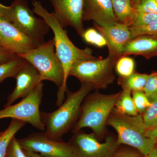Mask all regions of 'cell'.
<instances>
[{"instance_id": "cell-3", "label": "cell", "mask_w": 157, "mask_h": 157, "mask_svg": "<svg viewBox=\"0 0 157 157\" xmlns=\"http://www.w3.org/2000/svg\"><path fill=\"white\" fill-rule=\"evenodd\" d=\"M120 94V92L104 94L98 90L89 94L82 104L79 117L72 129V133L89 128L97 138L104 137L107 120L115 107Z\"/></svg>"}, {"instance_id": "cell-36", "label": "cell", "mask_w": 157, "mask_h": 157, "mask_svg": "<svg viewBox=\"0 0 157 157\" xmlns=\"http://www.w3.org/2000/svg\"><path fill=\"white\" fill-rule=\"evenodd\" d=\"M144 157H157V148L155 147L147 155Z\"/></svg>"}, {"instance_id": "cell-33", "label": "cell", "mask_w": 157, "mask_h": 157, "mask_svg": "<svg viewBox=\"0 0 157 157\" xmlns=\"http://www.w3.org/2000/svg\"><path fill=\"white\" fill-rule=\"evenodd\" d=\"M11 6H6L0 3V19H4L10 22Z\"/></svg>"}, {"instance_id": "cell-12", "label": "cell", "mask_w": 157, "mask_h": 157, "mask_svg": "<svg viewBox=\"0 0 157 157\" xmlns=\"http://www.w3.org/2000/svg\"><path fill=\"white\" fill-rule=\"evenodd\" d=\"M94 26L106 40L108 56L117 60L121 57L125 46L132 39L128 27L119 22L101 25L94 23Z\"/></svg>"}, {"instance_id": "cell-34", "label": "cell", "mask_w": 157, "mask_h": 157, "mask_svg": "<svg viewBox=\"0 0 157 157\" xmlns=\"http://www.w3.org/2000/svg\"><path fill=\"white\" fill-rule=\"evenodd\" d=\"M147 134L149 136L154 140L156 144H157V125L153 128L148 129Z\"/></svg>"}, {"instance_id": "cell-16", "label": "cell", "mask_w": 157, "mask_h": 157, "mask_svg": "<svg viewBox=\"0 0 157 157\" xmlns=\"http://www.w3.org/2000/svg\"><path fill=\"white\" fill-rule=\"evenodd\" d=\"M131 55L147 59L157 56V36L144 35L131 39L125 46L121 57Z\"/></svg>"}, {"instance_id": "cell-27", "label": "cell", "mask_w": 157, "mask_h": 157, "mask_svg": "<svg viewBox=\"0 0 157 157\" xmlns=\"http://www.w3.org/2000/svg\"><path fill=\"white\" fill-rule=\"evenodd\" d=\"M132 39L138 36L151 35L157 36V22L151 24L130 27Z\"/></svg>"}, {"instance_id": "cell-1", "label": "cell", "mask_w": 157, "mask_h": 157, "mask_svg": "<svg viewBox=\"0 0 157 157\" xmlns=\"http://www.w3.org/2000/svg\"><path fill=\"white\" fill-rule=\"evenodd\" d=\"M33 11L45 21L53 31L56 52L61 62L64 72L63 86L57 94L56 106H60L65 99L67 80L73 64L79 60L95 59L97 57L93 55V51L89 47L83 49L78 48L73 44L68 36L67 32L61 25L53 13H50L45 9L40 1L33 0L32 2Z\"/></svg>"}, {"instance_id": "cell-37", "label": "cell", "mask_w": 157, "mask_h": 157, "mask_svg": "<svg viewBox=\"0 0 157 157\" xmlns=\"http://www.w3.org/2000/svg\"><path fill=\"white\" fill-rule=\"evenodd\" d=\"M132 2V4L134 6H136L137 4L140 3L141 0H131Z\"/></svg>"}, {"instance_id": "cell-20", "label": "cell", "mask_w": 157, "mask_h": 157, "mask_svg": "<svg viewBox=\"0 0 157 157\" xmlns=\"http://www.w3.org/2000/svg\"><path fill=\"white\" fill-rule=\"evenodd\" d=\"M132 94V92L129 90H122L114 108L117 111L128 116H135L139 114L135 107Z\"/></svg>"}, {"instance_id": "cell-38", "label": "cell", "mask_w": 157, "mask_h": 157, "mask_svg": "<svg viewBox=\"0 0 157 157\" xmlns=\"http://www.w3.org/2000/svg\"><path fill=\"white\" fill-rule=\"evenodd\" d=\"M2 133L3 132H0V136H1V135H2Z\"/></svg>"}, {"instance_id": "cell-5", "label": "cell", "mask_w": 157, "mask_h": 157, "mask_svg": "<svg viewBox=\"0 0 157 157\" xmlns=\"http://www.w3.org/2000/svg\"><path fill=\"white\" fill-rule=\"evenodd\" d=\"M117 60L108 56L104 59L79 60L73 64L69 76L90 85L96 90L106 89L115 80L113 70Z\"/></svg>"}, {"instance_id": "cell-10", "label": "cell", "mask_w": 157, "mask_h": 157, "mask_svg": "<svg viewBox=\"0 0 157 157\" xmlns=\"http://www.w3.org/2000/svg\"><path fill=\"white\" fill-rule=\"evenodd\" d=\"M23 150L36 153L45 157H76L70 143L55 140L45 133H35L17 139Z\"/></svg>"}, {"instance_id": "cell-26", "label": "cell", "mask_w": 157, "mask_h": 157, "mask_svg": "<svg viewBox=\"0 0 157 157\" xmlns=\"http://www.w3.org/2000/svg\"><path fill=\"white\" fill-rule=\"evenodd\" d=\"M132 98L135 107L139 114H142L151 104L144 92H135L132 93Z\"/></svg>"}, {"instance_id": "cell-23", "label": "cell", "mask_w": 157, "mask_h": 157, "mask_svg": "<svg viewBox=\"0 0 157 157\" xmlns=\"http://www.w3.org/2000/svg\"><path fill=\"white\" fill-rule=\"evenodd\" d=\"M81 37L86 43L99 48L107 46L104 36L96 29L89 28L85 30Z\"/></svg>"}, {"instance_id": "cell-4", "label": "cell", "mask_w": 157, "mask_h": 157, "mask_svg": "<svg viewBox=\"0 0 157 157\" xmlns=\"http://www.w3.org/2000/svg\"><path fill=\"white\" fill-rule=\"evenodd\" d=\"M107 126L117 133V143L137 150L146 156L155 147L154 140L149 136L142 114L128 116L118 112L113 108L107 120Z\"/></svg>"}, {"instance_id": "cell-28", "label": "cell", "mask_w": 157, "mask_h": 157, "mask_svg": "<svg viewBox=\"0 0 157 157\" xmlns=\"http://www.w3.org/2000/svg\"><path fill=\"white\" fill-rule=\"evenodd\" d=\"M134 7L136 13L138 14L157 12V4L155 0H141L139 4Z\"/></svg>"}, {"instance_id": "cell-39", "label": "cell", "mask_w": 157, "mask_h": 157, "mask_svg": "<svg viewBox=\"0 0 157 157\" xmlns=\"http://www.w3.org/2000/svg\"><path fill=\"white\" fill-rule=\"evenodd\" d=\"M155 1L156 2L157 4V0H155Z\"/></svg>"}, {"instance_id": "cell-29", "label": "cell", "mask_w": 157, "mask_h": 157, "mask_svg": "<svg viewBox=\"0 0 157 157\" xmlns=\"http://www.w3.org/2000/svg\"><path fill=\"white\" fill-rule=\"evenodd\" d=\"M156 22H157V12L149 14L136 13L134 23L131 27L147 25Z\"/></svg>"}, {"instance_id": "cell-40", "label": "cell", "mask_w": 157, "mask_h": 157, "mask_svg": "<svg viewBox=\"0 0 157 157\" xmlns=\"http://www.w3.org/2000/svg\"><path fill=\"white\" fill-rule=\"evenodd\" d=\"M0 46H1V42H0Z\"/></svg>"}, {"instance_id": "cell-30", "label": "cell", "mask_w": 157, "mask_h": 157, "mask_svg": "<svg viewBox=\"0 0 157 157\" xmlns=\"http://www.w3.org/2000/svg\"><path fill=\"white\" fill-rule=\"evenodd\" d=\"M6 157H27L15 137L9 143Z\"/></svg>"}, {"instance_id": "cell-25", "label": "cell", "mask_w": 157, "mask_h": 157, "mask_svg": "<svg viewBox=\"0 0 157 157\" xmlns=\"http://www.w3.org/2000/svg\"><path fill=\"white\" fill-rule=\"evenodd\" d=\"M144 92L152 102L157 98V72L148 75Z\"/></svg>"}, {"instance_id": "cell-7", "label": "cell", "mask_w": 157, "mask_h": 157, "mask_svg": "<svg viewBox=\"0 0 157 157\" xmlns=\"http://www.w3.org/2000/svg\"><path fill=\"white\" fill-rule=\"evenodd\" d=\"M10 22L33 41L36 47L45 43L49 26L42 18L35 16L27 0H14L11 6Z\"/></svg>"}, {"instance_id": "cell-22", "label": "cell", "mask_w": 157, "mask_h": 157, "mask_svg": "<svg viewBox=\"0 0 157 157\" xmlns=\"http://www.w3.org/2000/svg\"><path fill=\"white\" fill-rule=\"evenodd\" d=\"M114 68L120 78H127L136 72L135 60L128 56L121 57L118 59Z\"/></svg>"}, {"instance_id": "cell-19", "label": "cell", "mask_w": 157, "mask_h": 157, "mask_svg": "<svg viewBox=\"0 0 157 157\" xmlns=\"http://www.w3.org/2000/svg\"><path fill=\"white\" fill-rule=\"evenodd\" d=\"M26 123L12 119L11 123L0 136V157H6L10 141L14 135L24 126Z\"/></svg>"}, {"instance_id": "cell-35", "label": "cell", "mask_w": 157, "mask_h": 157, "mask_svg": "<svg viewBox=\"0 0 157 157\" xmlns=\"http://www.w3.org/2000/svg\"><path fill=\"white\" fill-rule=\"evenodd\" d=\"M23 150L25 153L27 157H45L39 155V154L33 152L27 151Z\"/></svg>"}, {"instance_id": "cell-21", "label": "cell", "mask_w": 157, "mask_h": 157, "mask_svg": "<svg viewBox=\"0 0 157 157\" xmlns=\"http://www.w3.org/2000/svg\"><path fill=\"white\" fill-rule=\"evenodd\" d=\"M26 62L24 59L17 56L10 61L0 64V83L6 78L15 77Z\"/></svg>"}, {"instance_id": "cell-31", "label": "cell", "mask_w": 157, "mask_h": 157, "mask_svg": "<svg viewBox=\"0 0 157 157\" xmlns=\"http://www.w3.org/2000/svg\"><path fill=\"white\" fill-rule=\"evenodd\" d=\"M142 155L139 151L132 149L118 148L112 157H143Z\"/></svg>"}, {"instance_id": "cell-8", "label": "cell", "mask_w": 157, "mask_h": 157, "mask_svg": "<svg viewBox=\"0 0 157 157\" xmlns=\"http://www.w3.org/2000/svg\"><path fill=\"white\" fill-rule=\"evenodd\" d=\"M43 86L42 82H39L19 103L0 110V120L6 118L19 120L30 124L40 131H44L45 126L41 120L39 110L43 97Z\"/></svg>"}, {"instance_id": "cell-14", "label": "cell", "mask_w": 157, "mask_h": 157, "mask_svg": "<svg viewBox=\"0 0 157 157\" xmlns=\"http://www.w3.org/2000/svg\"><path fill=\"white\" fill-rule=\"evenodd\" d=\"M15 78L16 84L13 91L9 95L4 107L11 106L20 98L26 97L40 82V74L33 65L27 61Z\"/></svg>"}, {"instance_id": "cell-24", "label": "cell", "mask_w": 157, "mask_h": 157, "mask_svg": "<svg viewBox=\"0 0 157 157\" xmlns=\"http://www.w3.org/2000/svg\"><path fill=\"white\" fill-rule=\"evenodd\" d=\"M144 124L148 129L157 125V98L152 101L151 104L142 114Z\"/></svg>"}, {"instance_id": "cell-15", "label": "cell", "mask_w": 157, "mask_h": 157, "mask_svg": "<svg viewBox=\"0 0 157 157\" xmlns=\"http://www.w3.org/2000/svg\"><path fill=\"white\" fill-rule=\"evenodd\" d=\"M83 21H93L99 25L118 22L111 0H84Z\"/></svg>"}, {"instance_id": "cell-9", "label": "cell", "mask_w": 157, "mask_h": 157, "mask_svg": "<svg viewBox=\"0 0 157 157\" xmlns=\"http://www.w3.org/2000/svg\"><path fill=\"white\" fill-rule=\"evenodd\" d=\"M69 143L76 157H112L120 145L113 136H107L101 143L94 133L86 134L82 130L73 133Z\"/></svg>"}, {"instance_id": "cell-2", "label": "cell", "mask_w": 157, "mask_h": 157, "mask_svg": "<svg viewBox=\"0 0 157 157\" xmlns=\"http://www.w3.org/2000/svg\"><path fill=\"white\" fill-rule=\"evenodd\" d=\"M94 90L89 84L81 83L79 89L73 92L67 89V98L59 108L53 112L40 113L41 120L46 128L45 135L55 140L62 137L73 129L78 121L85 98Z\"/></svg>"}, {"instance_id": "cell-32", "label": "cell", "mask_w": 157, "mask_h": 157, "mask_svg": "<svg viewBox=\"0 0 157 157\" xmlns=\"http://www.w3.org/2000/svg\"><path fill=\"white\" fill-rule=\"evenodd\" d=\"M17 56V55L0 46V64L10 61Z\"/></svg>"}, {"instance_id": "cell-13", "label": "cell", "mask_w": 157, "mask_h": 157, "mask_svg": "<svg viewBox=\"0 0 157 157\" xmlns=\"http://www.w3.org/2000/svg\"><path fill=\"white\" fill-rule=\"evenodd\" d=\"M1 46L17 56L28 53L36 48L33 41L11 22L0 19Z\"/></svg>"}, {"instance_id": "cell-17", "label": "cell", "mask_w": 157, "mask_h": 157, "mask_svg": "<svg viewBox=\"0 0 157 157\" xmlns=\"http://www.w3.org/2000/svg\"><path fill=\"white\" fill-rule=\"evenodd\" d=\"M113 9L118 22L128 27L132 26L136 12L131 0H111Z\"/></svg>"}, {"instance_id": "cell-11", "label": "cell", "mask_w": 157, "mask_h": 157, "mask_svg": "<svg viewBox=\"0 0 157 157\" xmlns=\"http://www.w3.org/2000/svg\"><path fill=\"white\" fill-rule=\"evenodd\" d=\"M54 8L53 13L61 25L70 26L82 36L85 29L83 25L84 0H49Z\"/></svg>"}, {"instance_id": "cell-6", "label": "cell", "mask_w": 157, "mask_h": 157, "mask_svg": "<svg viewBox=\"0 0 157 157\" xmlns=\"http://www.w3.org/2000/svg\"><path fill=\"white\" fill-rule=\"evenodd\" d=\"M35 67L40 74V82H52L60 89L63 86L64 72L57 55L53 38L28 53L18 56Z\"/></svg>"}, {"instance_id": "cell-18", "label": "cell", "mask_w": 157, "mask_h": 157, "mask_svg": "<svg viewBox=\"0 0 157 157\" xmlns=\"http://www.w3.org/2000/svg\"><path fill=\"white\" fill-rule=\"evenodd\" d=\"M148 75L135 72L131 76L125 78L119 77L118 84L122 89L135 92H144Z\"/></svg>"}]
</instances>
